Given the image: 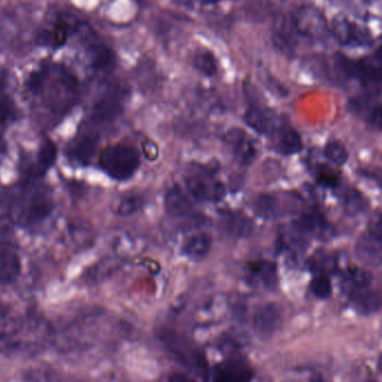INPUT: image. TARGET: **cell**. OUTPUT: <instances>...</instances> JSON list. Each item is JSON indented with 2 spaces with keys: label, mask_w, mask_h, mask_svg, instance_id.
<instances>
[{
  "label": "cell",
  "mask_w": 382,
  "mask_h": 382,
  "mask_svg": "<svg viewBox=\"0 0 382 382\" xmlns=\"http://www.w3.org/2000/svg\"><path fill=\"white\" fill-rule=\"evenodd\" d=\"M332 32L343 45L361 48L371 43L369 33L345 17L339 16L333 19Z\"/></svg>",
  "instance_id": "9c48e42d"
},
{
  "label": "cell",
  "mask_w": 382,
  "mask_h": 382,
  "mask_svg": "<svg viewBox=\"0 0 382 382\" xmlns=\"http://www.w3.org/2000/svg\"><path fill=\"white\" fill-rule=\"evenodd\" d=\"M165 209L173 218H183L191 213L192 204L181 187L174 186L165 197Z\"/></svg>",
  "instance_id": "d6986e66"
},
{
  "label": "cell",
  "mask_w": 382,
  "mask_h": 382,
  "mask_svg": "<svg viewBox=\"0 0 382 382\" xmlns=\"http://www.w3.org/2000/svg\"><path fill=\"white\" fill-rule=\"evenodd\" d=\"M333 67L341 81L356 79L364 85L366 90L380 91V61L376 63L371 59L351 60L344 54L337 53L333 59Z\"/></svg>",
  "instance_id": "277c9868"
},
{
  "label": "cell",
  "mask_w": 382,
  "mask_h": 382,
  "mask_svg": "<svg viewBox=\"0 0 382 382\" xmlns=\"http://www.w3.org/2000/svg\"><path fill=\"white\" fill-rule=\"evenodd\" d=\"M99 165L107 175L116 181H127L141 166V155L133 146L117 143L101 151Z\"/></svg>",
  "instance_id": "3957f363"
},
{
  "label": "cell",
  "mask_w": 382,
  "mask_h": 382,
  "mask_svg": "<svg viewBox=\"0 0 382 382\" xmlns=\"http://www.w3.org/2000/svg\"><path fill=\"white\" fill-rule=\"evenodd\" d=\"M371 282L370 273L362 269H351L345 275V284L348 285L350 293L370 287Z\"/></svg>",
  "instance_id": "f546056e"
},
{
  "label": "cell",
  "mask_w": 382,
  "mask_h": 382,
  "mask_svg": "<svg viewBox=\"0 0 382 382\" xmlns=\"http://www.w3.org/2000/svg\"><path fill=\"white\" fill-rule=\"evenodd\" d=\"M5 149V141H4L3 135L0 133V151H3Z\"/></svg>",
  "instance_id": "8d00e7d4"
},
{
  "label": "cell",
  "mask_w": 382,
  "mask_h": 382,
  "mask_svg": "<svg viewBox=\"0 0 382 382\" xmlns=\"http://www.w3.org/2000/svg\"><path fill=\"white\" fill-rule=\"evenodd\" d=\"M325 227V220L319 212H306L293 224L298 236H312L320 234Z\"/></svg>",
  "instance_id": "cb8c5ba5"
},
{
  "label": "cell",
  "mask_w": 382,
  "mask_h": 382,
  "mask_svg": "<svg viewBox=\"0 0 382 382\" xmlns=\"http://www.w3.org/2000/svg\"><path fill=\"white\" fill-rule=\"evenodd\" d=\"M56 154H58V149H56L55 143L50 139H44L38 149V160L33 166V176L44 175L55 163Z\"/></svg>",
  "instance_id": "603a6c76"
},
{
  "label": "cell",
  "mask_w": 382,
  "mask_h": 382,
  "mask_svg": "<svg viewBox=\"0 0 382 382\" xmlns=\"http://www.w3.org/2000/svg\"><path fill=\"white\" fill-rule=\"evenodd\" d=\"M27 89L34 96H42L48 106L59 114L69 109L77 96L75 77L60 67H44L32 73Z\"/></svg>",
  "instance_id": "6da1fadb"
},
{
  "label": "cell",
  "mask_w": 382,
  "mask_h": 382,
  "mask_svg": "<svg viewBox=\"0 0 382 382\" xmlns=\"http://www.w3.org/2000/svg\"><path fill=\"white\" fill-rule=\"evenodd\" d=\"M212 246L210 234L197 232L190 236L183 246V253L192 261H202L207 258Z\"/></svg>",
  "instance_id": "ac0fdd59"
},
{
  "label": "cell",
  "mask_w": 382,
  "mask_h": 382,
  "mask_svg": "<svg viewBox=\"0 0 382 382\" xmlns=\"http://www.w3.org/2000/svg\"><path fill=\"white\" fill-rule=\"evenodd\" d=\"M283 325V310L276 302H266L252 315V329L261 339L275 337Z\"/></svg>",
  "instance_id": "52a82bcc"
},
{
  "label": "cell",
  "mask_w": 382,
  "mask_h": 382,
  "mask_svg": "<svg viewBox=\"0 0 382 382\" xmlns=\"http://www.w3.org/2000/svg\"><path fill=\"white\" fill-rule=\"evenodd\" d=\"M193 65L197 71L207 77H212L218 71V63L212 52L207 50H200L194 55Z\"/></svg>",
  "instance_id": "83f0119b"
},
{
  "label": "cell",
  "mask_w": 382,
  "mask_h": 382,
  "mask_svg": "<svg viewBox=\"0 0 382 382\" xmlns=\"http://www.w3.org/2000/svg\"><path fill=\"white\" fill-rule=\"evenodd\" d=\"M211 379L214 381H249L253 378V371L242 359L232 358L221 362L211 371Z\"/></svg>",
  "instance_id": "7c38bea8"
},
{
  "label": "cell",
  "mask_w": 382,
  "mask_h": 382,
  "mask_svg": "<svg viewBox=\"0 0 382 382\" xmlns=\"http://www.w3.org/2000/svg\"><path fill=\"white\" fill-rule=\"evenodd\" d=\"M255 211L265 220H273L283 213L282 204L278 197L271 194H263L255 202Z\"/></svg>",
  "instance_id": "d4e9b609"
},
{
  "label": "cell",
  "mask_w": 382,
  "mask_h": 382,
  "mask_svg": "<svg viewBox=\"0 0 382 382\" xmlns=\"http://www.w3.org/2000/svg\"><path fill=\"white\" fill-rule=\"evenodd\" d=\"M157 339L178 364L202 379H209L210 370L205 356L186 337L174 329L163 327L158 329Z\"/></svg>",
  "instance_id": "7a4b0ae2"
},
{
  "label": "cell",
  "mask_w": 382,
  "mask_h": 382,
  "mask_svg": "<svg viewBox=\"0 0 382 382\" xmlns=\"http://www.w3.org/2000/svg\"><path fill=\"white\" fill-rule=\"evenodd\" d=\"M226 143L236 162L242 166H249L257 157V147L241 129H232L226 136Z\"/></svg>",
  "instance_id": "30bf717a"
},
{
  "label": "cell",
  "mask_w": 382,
  "mask_h": 382,
  "mask_svg": "<svg viewBox=\"0 0 382 382\" xmlns=\"http://www.w3.org/2000/svg\"><path fill=\"white\" fill-rule=\"evenodd\" d=\"M244 122L252 131L263 136H271L276 129V122L265 110L259 107H250L244 114Z\"/></svg>",
  "instance_id": "e0dca14e"
},
{
  "label": "cell",
  "mask_w": 382,
  "mask_h": 382,
  "mask_svg": "<svg viewBox=\"0 0 382 382\" xmlns=\"http://www.w3.org/2000/svg\"><path fill=\"white\" fill-rule=\"evenodd\" d=\"M250 280L263 290H273L278 282L277 267L271 261H256L249 266Z\"/></svg>",
  "instance_id": "2e32d148"
},
{
  "label": "cell",
  "mask_w": 382,
  "mask_h": 382,
  "mask_svg": "<svg viewBox=\"0 0 382 382\" xmlns=\"http://www.w3.org/2000/svg\"><path fill=\"white\" fill-rule=\"evenodd\" d=\"M324 155L329 162H332L337 166H342L349 160L348 151L342 143L337 141H329L327 143L324 149Z\"/></svg>",
  "instance_id": "4dcf8cb0"
},
{
  "label": "cell",
  "mask_w": 382,
  "mask_h": 382,
  "mask_svg": "<svg viewBox=\"0 0 382 382\" xmlns=\"http://www.w3.org/2000/svg\"><path fill=\"white\" fill-rule=\"evenodd\" d=\"M67 33H69V26H67V23L59 21L56 24L55 30L53 32H50V35H52V45L60 48V46L65 44L67 38Z\"/></svg>",
  "instance_id": "d6a6232c"
},
{
  "label": "cell",
  "mask_w": 382,
  "mask_h": 382,
  "mask_svg": "<svg viewBox=\"0 0 382 382\" xmlns=\"http://www.w3.org/2000/svg\"><path fill=\"white\" fill-rule=\"evenodd\" d=\"M25 203L21 219L26 224H34L48 218L54 207L53 202L46 192H36L30 200H25Z\"/></svg>",
  "instance_id": "4fadbf2b"
},
{
  "label": "cell",
  "mask_w": 382,
  "mask_h": 382,
  "mask_svg": "<svg viewBox=\"0 0 382 382\" xmlns=\"http://www.w3.org/2000/svg\"><path fill=\"white\" fill-rule=\"evenodd\" d=\"M271 136L276 138V151L279 154L290 156L302 151V137L292 126L286 124L278 125Z\"/></svg>",
  "instance_id": "9a60e30c"
},
{
  "label": "cell",
  "mask_w": 382,
  "mask_h": 382,
  "mask_svg": "<svg viewBox=\"0 0 382 382\" xmlns=\"http://www.w3.org/2000/svg\"><path fill=\"white\" fill-rule=\"evenodd\" d=\"M219 224L222 232L234 239L248 238L255 229L251 219L239 211H222Z\"/></svg>",
  "instance_id": "8fae6325"
},
{
  "label": "cell",
  "mask_w": 382,
  "mask_h": 382,
  "mask_svg": "<svg viewBox=\"0 0 382 382\" xmlns=\"http://www.w3.org/2000/svg\"><path fill=\"white\" fill-rule=\"evenodd\" d=\"M145 204L143 197L138 194H126L120 197L116 207V212L122 217L133 214L138 212L143 205Z\"/></svg>",
  "instance_id": "f1b7e54d"
},
{
  "label": "cell",
  "mask_w": 382,
  "mask_h": 382,
  "mask_svg": "<svg viewBox=\"0 0 382 382\" xmlns=\"http://www.w3.org/2000/svg\"><path fill=\"white\" fill-rule=\"evenodd\" d=\"M350 298L356 311L364 315L377 313L380 310L379 294L372 292L369 287L351 292Z\"/></svg>",
  "instance_id": "7402d4cb"
},
{
  "label": "cell",
  "mask_w": 382,
  "mask_h": 382,
  "mask_svg": "<svg viewBox=\"0 0 382 382\" xmlns=\"http://www.w3.org/2000/svg\"><path fill=\"white\" fill-rule=\"evenodd\" d=\"M186 187L192 197L202 202H218L226 197L224 184L217 181L205 168H197L185 178Z\"/></svg>",
  "instance_id": "5b68a950"
},
{
  "label": "cell",
  "mask_w": 382,
  "mask_h": 382,
  "mask_svg": "<svg viewBox=\"0 0 382 382\" xmlns=\"http://www.w3.org/2000/svg\"><path fill=\"white\" fill-rule=\"evenodd\" d=\"M13 118V111H11V107L9 104H6L5 102H0V121H6Z\"/></svg>",
  "instance_id": "e575fe53"
},
{
  "label": "cell",
  "mask_w": 382,
  "mask_h": 382,
  "mask_svg": "<svg viewBox=\"0 0 382 382\" xmlns=\"http://www.w3.org/2000/svg\"><path fill=\"white\" fill-rule=\"evenodd\" d=\"M13 317L9 311L4 310L0 306V333H9L11 332V327H13Z\"/></svg>",
  "instance_id": "836d02e7"
},
{
  "label": "cell",
  "mask_w": 382,
  "mask_h": 382,
  "mask_svg": "<svg viewBox=\"0 0 382 382\" xmlns=\"http://www.w3.org/2000/svg\"><path fill=\"white\" fill-rule=\"evenodd\" d=\"M201 3L207 4V5H211V4H217L219 1H222V0H200Z\"/></svg>",
  "instance_id": "d590c367"
},
{
  "label": "cell",
  "mask_w": 382,
  "mask_h": 382,
  "mask_svg": "<svg viewBox=\"0 0 382 382\" xmlns=\"http://www.w3.org/2000/svg\"><path fill=\"white\" fill-rule=\"evenodd\" d=\"M98 143L99 136L97 133H91V131L82 133L75 139L70 146L67 151L70 160L77 164L87 166L90 164L92 157L96 154Z\"/></svg>",
  "instance_id": "5bb4252c"
},
{
  "label": "cell",
  "mask_w": 382,
  "mask_h": 382,
  "mask_svg": "<svg viewBox=\"0 0 382 382\" xmlns=\"http://www.w3.org/2000/svg\"><path fill=\"white\" fill-rule=\"evenodd\" d=\"M121 107L117 96H107L101 102L97 104L93 110V118L100 121H110L119 114Z\"/></svg>",
  "instance_id": "484cf974"
},
{
  "label": "cell",
  "mask_w": 382,
  "mask_h": 382,
  "mask_svg": "<svg viewBox=\"0 0 382 382\" xmlns=\"http://www.w3.org/2000/svg\"><path fill=\"white\" fill-rule=\"evenodd\" d=\"M311 290L316 298L327 300L332 293V284H331V280L327 276L319 275L312 280Z\"/></svg>",
  "instance_id": "1f68e13d"
},
{
  "label": "cell",
  "mask_w": 382,
  "mask_h": 382,
  "mask_svg": "<svg viewBox=\"0 0 382 382\" xmlns=\"http://www.w3.org/2000/svg\"><path fill=\"white\" fill-rule=\"evenodd\" d=\"M296 36L298 33L295 31L293 25L292 17L290 18H283L282 23L279 25L276 32L273 35V46L282 53L290 55L296 45Z\"/></svg>",
  "instance_id": "ffe728a7"
},
{
  "label": "cell",
  "mask_w": 382,
  "mask_h": 382,
  "mask_svg": "<svg viewBox=\"0 0 382 382\" xmlns=\"http://www.w3.org/2000/svg\"><path fill=\"white\" fill-rule=\"evenodd\" d=\"M343 205L345 212L351 217H356L366 210V202L360 192L349 189L343 194Z\"/></svg>",
  "instance_id": "4316f807"
},
{
  "label": "cell",
  "mask_w": 382,
  "mask_h": 382,
  "mask_svg": "<svg viewBox=\"0 0 382 382\" xmlns=\"http://www.w3.org/2000/svg\"><path fill=\"white\" fill-rule=\"evenodd\" d=\"M381 223L378 219L373 227L356 242V255L364 265L378 267L381 263Z\"/></svg>",
  "instance_id": "ba28073f"
},
{
  "label": "cell",
  "mask_w": 382,
  "mask_h": 382,
  "mask_svg": "<svg viewBox=\"0 0 382 382\" xmlns=\"http://www.w3.org/2000/svg\"><path fill=\"white\" fill-rule=\"evenodd\" d=\"M293 25L298 36L312 40L325 38L329 28L327 21L319 9L312 6H304L292 16Z\"/></svg>",
  "instance_id": "8992f818"
},
{
  "label": "cell",
  "mask_w": 382,
  "mask_h": 382,
  "mask_svg": "<svg viewBox=\"0 0 382 382\" xmlns=\"http://www.w3.org/2000/svg\"><path fill=\"white\" fill-rule=\"evenodd\" d=\"M21 273V261L16 252L9 248L0 251V284L9 285Z\"/></svg>",
  "instance_id": "44dd1931"
}]
</instances>
